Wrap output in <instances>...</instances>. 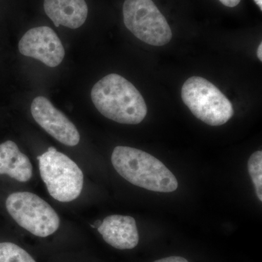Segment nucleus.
I'll use <instances>...</instances> for the list:
<instances>
[{
    "mask_svg": "<svg viewBox=\"0 0 262 262\" xmlns=\"http://www.w3.org/2000/svg\"><path fill=\"white\" fill-rule=\"evenodd\" d=\"M123 20L135 37L150 46H163L171 40V29L152 0H125Z\"/></svg>",
    "mask_w": 262,
    "mask_h": 262,
    "instance_id": "nucleus-6",
    "label": "nucleus"
},
{
    "mask_svg": "<svg viewBox=\"0 0 262 262\" xmlns=\"http://www.w3.org/2000/svg\"><path fill=\"white\" fill-rule=\"evenodd\" d=\"M257 56L260 61H262V44L260 43L257 49Z\"/></svg>",
    "mask_w": 262,
    "mask_h": 262,
    "instance_id": "nucleus-16",
    "label": "nucleus"
},
{
    "mask_svg": "<svg viewBox=\"0 0 262 262\" xmlns=\"http://www.w3.org/2000/svg\"><path fill=\"white\" fill-rule=\"evenodd\" d=\"M154 262H189L186 258L181 257V256H170V257L161 258V259L157 260Z\"/></svg>",
    "mask_w": 262,
    "mask_h": 262,
    "instance_id": "nucleus-14",
    "label": "nucleus"
},
{
    "mask_svg": "<svg viewBox=\"0 0 262 262\" xmlns=\"http://www.w3.org/2000/svg\"><path fill=\"white\" fill-rule=\"evenodd\" d=\"M37 159L41 178L52 198L67 203L80 196L83 187V173L73 160L54 147H50Z\"/></svg>",
    "mask_w": 262,
    "mask_h": 262,
    "instance_id": "nucleus-4",
    "label": "nucleus"
},
{
    "mask_svg": "<svg viewBox=\"0 0 262 262\" xmlns=\"http://www.w3.org/2000/svg\"><path fill=\"white\" fill-rule=\"evenodd\" d=\"M98 231L105 242L117 249H133L139 244L136 220L129 215H108L98 226Z\"/></svg>",
    "mask_w": 262,
    "mask_h": 262,
    "instance_id": "nucleus-9",
    "label": "nucleus"
},
{
    "mask_svg": "<svg viewBox=\"0 0 262 262\" xmlns=\"http://www.w3.org/2000/svg\"><path fill=\"white\" fill-rule=\"evenodd\" d=\"M0 262H36L28 252L12 243H0Z\"/></svg>",
    "mask_w": 262,
    "mask_h": 262,
    "instance_id": "nucleus-12",
    "label": "nucleus"
},
{
    "mask_svg": "<svg viewBox=\"0 0 262 262\" xmlns=\"http://www.w3.org/2000/svg\"><path fill=\"white\" fill-rule=\"evenodd\" d=\"M91 99L101 115L119 123L137 125L147 115L140 92L117 74L105 76L96 82L91 91Z\"/></svg>",
    "mask_w": 262,
    "mask_h": 262,
    "instance_id": "nucleus-1",
    "label": "nucleus"
},
{
    "mask_svg": "<svg viewBox=\"0 0 262 262\" xmlns=\"http://www.w3.org/2000/svg\"><path fill=\"white\" fill-rule=\"evenodd\" d=\"M18 50L24 56L35 58L52 68L58 67L65 56L61 39L48 27L29 29L19 41Z\"/></svg>",
    "mask_w": 262,
    "mask_h": 262,
    "instance_id": "nucleus-7",
    "label": "nucleus"
},
{
    "mask_svg": "<svg viewBox=\"0 0 262 262\" xmlns=\"http://www.w3.org/2000/svg\"><path fill=\"white\" fill-rule=\"evenodd\" d=\"M0 174H5L18 182H27L32 177V165L28 157L12 141L0 144Z\"/></svg>",
    "mask_w": 262,
    "mask_h": 262,
    "instance_id": "nucleus-11",
    "label": "nucleus"
},
{
    "mask_svg": "<svg viewBox=\"0 0 262 262\" xmlns=\"http://www.w3.org/2000/svg\"><path fill=\"white\" fill-rule=\"evenodd\" d=\"M248 172L252 180L256 195L262 201V151H255L250 157L248 163Z\"/></svg>",
    "mask_w": 262,
    "mask_h": 262,
    "instance_id": "nucleus-13",
    "label": "nucleus"
},
{
    "mask_svg": "<svg viewBox=\"0 0 262 262\" xmlns=\"http://www.w3.org/2000/svg\"><path fill=\"white\" fill-rule=\"evenodd\" d=\"M221 3L229 8H234L241 3V0H220Z\"/></svg>",
    "mask_w": 262,
    "mask_h": 262,
    "instance_id": "nucleus-15",
    "label": "nucleus"
},
{
    "mask_svg": "<svg viewBox=\"0 0 262 262\" xmlns=\"http://www.w3.org/2000/svg\"><path fill=\"white\" fill-rule=\"evenodd\" d=\"M255 3H256V4L258 5V7H259L260 10H262V0H254Z\"/></svg>",
    "mask_w": 262,
    "mask_h": 262,
    "instance_id": "nucleus-17",
    "label": "nucleus"
},
{
    "mask_svg": "<svg viewBox=\"0 0 262 262\" xmlns=\"http://www.w3.org/2000/svg\"><path fill=\"white\" fill-rule=\"evenodd\" d=\"M44 10L56 27L72 29L83 25L89 14L84 0H45Z\"/></svg>",
    "mask_w": 262,
    "mask_h": 262,
    "instance_id": "nucleus-10",
    "label": "nucleus"
},
{
    "mask_svg": "<svg viewBox=\"0 0 262 262\" xmlns=\"http://www.w3.org/2000/svg\"><path fill=\"white\" fill-rule=\"evenodd\" d=\"M112 163L117 173L134 185L156 192H172L178 188L175 176L159 160L146 151L118 146Z\"/></svg>",
    "mask_w": 262,
    "mask_h": 262,
    "instance_id": "nucleus-2",
    "label": "nucleus"
},
{
    "mask_svg": "<svg viewBox=\"0 0 262 262\" xmlns=\"http://www.w3.org/2000/svg\"><path fill=\"white\" fill-rule=\"evenodd\" d=\"M31 113L38 125L61 144L75 146L80 142L77 127L47 98L38 96L34 98L31 105Z\"/></svg>",
    "mask_w": 262,
    "mask_h": 262,
    "instance_id": "nucleus-8",
    "label": "nucleus"
},
{
    "mask_svg": "<svg viewBox=\"0 0 262 262\" xmlns=\"http://www.w3.org/2000/svg\"><path fill=\"white\" fill-rule=\"evenodd\" d=\"M6 208L18 225L37 237H48L59 227L60 220L56 212L34 193L10 194L6 200Z\"/></svg>",
    "mask_w": 262,
    "mask_h": 262,
    "instance_id": "nucleus-5",
    "label": "nucleus"
},
{
    "mask_svg": "<svg viewBox=\"0 0 262 262\" xmlns=\"http://www.w3.org/2000/svg\"><path fill=\"white\" fill-rule=\"evenodd\" d=\"M182 98L194 116L211 126L227 123L234 115L228 98L203 77L194 76L188 79L182 86Z\"/></svg>",
    "mask_w": 262,
    "mask_h": 262,
    "instance_id": "nucleus-3",
    "label": "nucleus"
}]
</instances>
